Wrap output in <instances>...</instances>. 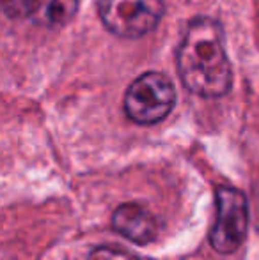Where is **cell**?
<instances>
[{
  "label": "cell",
  "instance_id": "obj_1",
  "mask_svg": "<svg viewBox=\"0 0 259 260\" xmlns=\"http://www.w3.org/2000/svg\"><path fill=\"white\" fill-rule=\"evenodd\" d=\"M178 73L200 98H222L231 90L233 73L218 21L200 16L188 23L178 48Z\"/></svg>",
  "mask_w": 259,
  "mask_h": 260
},
{
  "label": "cell",
  "instance_id": "obj_2",
  "mask_svg": "<svg viewBox=\"0 0 259 260\" xmlns=\"http://www.w3.org/2000/svg\"><path fill=\"white\" fill-rule=\"evenodd\" d=\"M176 105V90L165 75L149 71L128 87L125 112L137 124H156L163 120Z\"/></svg>",
  "mask_w": 259,
  "mask_h": 260
},
{
  "label": "cell",
  "instance_id": "obj_3",
  "mask_svg": "<svg viewBox=\"0 0 259 260\" xmlns=\"http://www.w3.org/2000/svg\"><path fill=\"white\" fill-rule=\"evenodd\" d=\"M217 219L210 230V244L222 255H231L243 244L249 226V204L240 189L222 186L215 191Z\"/></svg>",
  "mask_w": 259,
  "mask_h": 260
},
{
  "label": "cell",
  "instance_id": "obj_4",
  "mask_svg": "<svg viewBox=\"0 0 259 260\" xmlns=\"http://www.w3.org/2000/svg\"><path fill=\"white\" fill-rule=\"evenodd\" d=\"M103 25L119 38L135 39L149 34L163 14V0H100Z\"/></svg>",
  "mask_w": 259,
  "mask_h": 260
},
{
  "label": "cell",
  "instance_id": "obj_5",
  "mask_svg": "<svg viewBox=\"0 0 259 260\" xmlns=\"http://www.w3.org/2000/svg\"><path fill=\"white\" fill-rule=\"evenodd\" d=\"M112 226L125 239L135 244H149L156 239L158 225L151 212L135 202L121 204L112 214Z\"/></svg>",
  "mask_w": 259,
  "mask_h": 260
},
{
  "label": "cell",
  "instance_id": "obj_6",
  "mask_svg": "<svg viewBox=\"0 0 259 260\" xmlns=\"http://www.w3.org/2000/svg\"><path fill=\"white\" fill-rule=\"evenodd\" d=\"M78 0H25L23 13L34 23L46 28L64 27L73 20Z\"/></svg>",
  "mask_w": 259,
  "mask_h": 260
},
{
  "label": "cell",
  "instance_id": "obj_7",
  "mask_svg": "<svg viewBox=\"0 0 259 260\" xmlns=\"http://www.w3.org/2000/svg\"><path fill=\"white\" fill-rule=\"evenodd\" d=\"M91 260H138L133 255L126 253L123 250L118 248H110V246H101L91 253Z\"/></svg>",
  "mask_w": 259,
  "mask_h": 260
}]
</instances>
